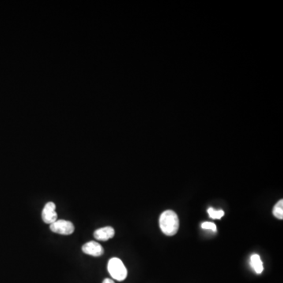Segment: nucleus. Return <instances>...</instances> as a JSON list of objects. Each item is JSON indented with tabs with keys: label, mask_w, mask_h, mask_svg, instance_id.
Returning <instances> with one entry per match:
<instances>
[{
	"label": "nucleus",
	"mask_w": 283,
	"mask_h": 283,
	"mask_svg": "<svg viewBox=\"0 0 283 283\" xmlns=\"http://www.w3.org/2000/svg\"><path fill=\"white\" fill-rule=\"evenodd\" d=\"M108 272L113 279L118 281H123L127 278V269L125 268L123 262L117 257H114L109 261Z\"/></svg>",
	"instance_id": "nucleus-2"
},
{
	"label": "nucleus",
	"mask_w": 283,
	"mask_h": 283,
	"mask_svg": "<svg viewBox=\"0 0 283 283\" xmlns=\"http://www.w3.org/2000/svg\"><path fill=\"white\" fill-rule=\"evenodd\" d=\"M103 283H115L114 281H113L112 280H110V279H106V280L103 281Z\"/></svg>",
	"instance_id": "nucleus-11"
},
{
	"label": "nucleus",
	"mask_w": 283,
	"mask_h": 283,
	"mask_svg": "<svg viewBox=\"0 0 283 283\" xmlns=\"http://www.w3.org/2000/svg\"><path fill=\"white\" fill-rule=\"evenodd\" d=\"M273 215L276 216V218L279 220H283V201L280 200L278 201L277 204L275 205L273 209Z\"/></svg>",
	"instance_id": "nucleus-8"
},
{
	"label": "nucleus",
	"mask_w": 283,
	"mask_h": 283,
	"mask_svg": "<svg viewBox=\"0 0 283 283\" xmlns=\"http://www.w3.org/2000/svg\"><path fill=\"white\" fill-rule=\"evenodd\" d=\"M250 265H251L253 269L255 271L257 274H261L264 271L262 261H261L260 256L257 255V254H254V255L251 256Z\"/></svg>",
	"instance_id": "nucleus-7"
},
{
	"label": "nucleus",
	"mask_w": 283,
	"mask_h": 283,
	"mask_svg": "<svg viewBox=\"0 0 283 283\" xmlns=\"http://www.w3.org/2000/svg\"><path fill=\"white\" fill-rule=\"evenodd\" d=\"M114 235H115V231L112 227H102L94 232L95 239L99 241H107L113 239Z\"/></svg>",
	"instance_id": "nucleus-6"
},
{
	"label": "nucleus",
	"mask_w": 283,
	"mask_h": 283,
	"mask_svg": "<svg viewBox=\"0 0 283 283\" xmlns=\"http://www.w3.org/2000/svg\"><path fill=\"white\" fill-rule=\"evenodd\" d=\"M82 251L84 254L92 257H100L104 254V249L98 242H87L82 246Z\"/></svg>",
	"instance_id": "nucleus-5"
},
{
	"label": "nucleus",
	"mask_w": 283,
	"mask_h": 283,
	"mask_svg": "<svg viewBox=\"0 0 283 283\" xmlns=\"http://www.w3.org/2000/svg\"><path fill=\"white\" fill-rule=\"evenodd\" d=\"M42 219L47 224H51L58 220V214L56 212V205L54 202H48L45 205L42 212Z\"/></svg>",
	"instance_id": "nucleus-4"
},
{
	"label": "nucleus",
	"mask_w": 283,
	"mask_h": 283,
	"mask_svg": "<svg viewBox=\"0 0 283 283\" xmlns=\"http://www.w3.org/2000/svg\"><path fill=\"white\" fill-rule=\"evenodd\" d=\"M159 224L160 230L164 235L173 236L179 230V217L173 211H164L162 214L160 215Z\"/></svg>",
	"instance_id": "nucleus-1"
},
{
	"label": "nucleus",
	"mask_w": 283,
	"mask_h": 283,
	"mask_svg": "<svg viewBox=\"0 0 283 283\" xmlns=\"http://www.w3.org/2000/svg\"><path fill=\"white\" fill-rule=\"evenodd\" d=\"M208 213H209L211 218L213 219V220H220L224 216V211L215 210L212 207L208 209Z\"/></svg>",
	"instance_id": "nucleus-9"
},
{
	"label": "nucleus",
	"mask_w": 283,
	"mask_h": 283,
	"mask_svg": "<svg viewBox=\"0 0 283 283\" xmlns=\"http://www.w3.org/2000/svg\"><path fill=\"white\" fill-rule=\"evenodd\" d=\"M50 231L54 233L62 235H69L74 232L75 227L73 223L65 220H58L50 225Z\"/></svg>",
	"instance_id": "nucleus-3"
},
{
	"label": "nucleus",
	"mask_w": 283,
	"mask_h": 283,
	"mask_svg": "<svg viewBox=\"0 0 283 283\" xmlns=\"http://www.w3.org/2000/svg\"><path fill=\"white\" fill-rule=\"evenodd\" d=\"M201 227L203 229L205 230H211V231H213V232H216V226L214 223H211V222H205L203 224H201Z\"/></svg>",
	"instance_id": "nucleus-10"
}]
</instances>
